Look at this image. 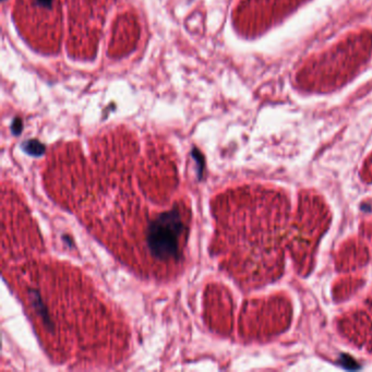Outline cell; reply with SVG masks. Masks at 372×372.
<instances>
[{"mask_svg":"<svg viewBox=\"0 0 372 372\" xmlns=\"http://www.w3.org/2000/svg\"><path fill=\"white\" fill-rule=\"evenodd\" d=\"M17 25L34 48L56 52L65 43V10L71 24L70 55L90 58L112 0H15Z\"/></svg>","mask_w":372,"mask_h":372,"instance_id":"2","label":"cell"},{"mask_svg":"<svg viewBox=\"0 0 372 372\" xmlns=\"http://www.w3.org/2000/svg\"><path fill=\"white\" fill-rule=\"evenodd\" d=\"M187 225L179 208L162 213L149 224L148 242L152 256L160 261H172L180 258L183 235Z\"/></svg>","mask_w":372,"mask_h":372,"instance_id":"3","label":"cell"},{"mask_svg":"<svg viewBox=\"0 0 372 372\" xmlns=\"http://www.w3.org/2000/svg\"><path fill=\"white\" fill-rule=\"evenodd\" d=\"M226 234L234 272L250 287L279 279L289 207L285 196L266 188H247L238 196Z\"/></svg>","mask_w":372,"mask_h":372,"instance_id":"1","label":"cell"}]
</instances>
